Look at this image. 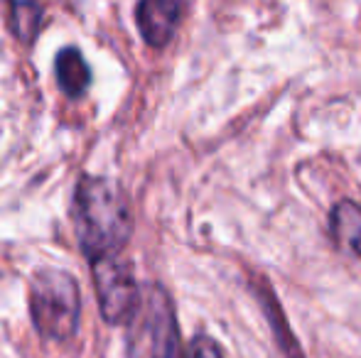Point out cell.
<instances>
[{"mask_svg": "<svg viewBox=\"0 0 361 358\" xmlns=\"http://www.w3.org/2000/svg\"><path fill=\"white\" fill-rule=\"evenodd\" d=\"M5 3H8V27L13 37L20 44H32L42 27V0H5Z\"/></svg>", "mask_w": 361, "mask_h": 358, "instance_id": "obj_7", "label": "cell"}, {"mask_svg": "<svg viewBox=\"0 0 361 358\" xmlns=\"http://www.w3.org/2000/svg\"><path fill=\"white\" fill-rule=\"evenodd\" d=\"M182 13L185 0H140L135 8V23L147 47H167L180 27Z\"/></svg>", "mask_w": 361, "mask_h": 358, "instance_id": "obj_5", "label": "cell"}, {"mask_svg": "<svg viewBox=\"0 0 361 358\" xmlns=\"http://www.w3.org/2000/svg\"><path fill=\"white\" fill-rule=\"evenodd\" d=\"M91 277H94L99 309L106 324L118 326L133 319L140 305V290L128 260H123L121 255L91 260Z\"/></svg>", "mask_w": 361, "mask_h": 358, "instance_id": "obj_3", "label": "cell"}, {"mask_svg": "<svg viewBox=\"0 0 361 358\" xmlns=\"http://www.w3.org/2000/svg\"><path fill=\"white\" fill-rule=\"evenodd\" d=\"M76 238L89 260L121 255L133 236V214L118 181L81 177L72 201Z\"/></svg>", "mask_w": 361, "mask_h": 358, "instance_id": "obj_1", "label": "cell"}, {"mask_svg": "<svg viewBox=\"0 0 361 358\" xmlns=\"http://www.w3.org/2000/svg\"><path fill=\"white\" fill-rule=\"evenodd\" d=\"M145 319L150 331V358H185L175 307L160 285L147 287Z\"/></svg>", "mask_w": 361, "mask_h": 358, "instance_id": "obj_4", "label": "cell"}, {"mask_svg": "<svg viewBox=\"0 0 361 358\" xmlns=\"http://www.w3.org/2000/svg\"><path fill=\"white\" fill-rule=\"evenodd\" d=\"M30 314L37 334L47 341H67L79 329L81 297L69 272L42 268L30 282Z\"/></svg>", "mask_w": 361, "mask_h": 358, "instance_id": "obj_2", "label": "cell"}, {"mask_svg": "<svg viewBox=\"0 0 361 358\" xmlns=\"http://www.w3.org/2000/svg\"><path fill=\"white\" fill-rule=\"evenodd\" d=\"M190 358H224L221 346L216 344L212 336H197L190 346Z\"/></svg>", "mask_w": 361, "mask_h": 358, "instance_id": "obj_9", "label": "cell"}, {"mask_svg": "<svg viewBox=\"0 0 361 358\" xmlns=\"http://www.w3.org/2000/svg\"><path fill=\"white\" fill-rule=\"evenodd\" d=\"M332 234L361 258V206L339 201L332 209Z\"/></svg>", "mask_w": 361, "mask_h": 358, "instance_id": "obj_8", "label": "cell"}, {"mask_svg": "<svg viewBox=\"0 0 361 358\" xmlns=\"http://www.w3.org/2000/svg\"><path fill=\"white\" fill-rule=\"evenodd\" d=\"M54 72H57L59 89L69 98H79L91 87V69L86 64L84 54L76 47H64L54 59Z\"/></svg>", "mask_w": 361, "mask_h": 358, "instance_id": "obj_6", "label": "cell"}]
</instances>
